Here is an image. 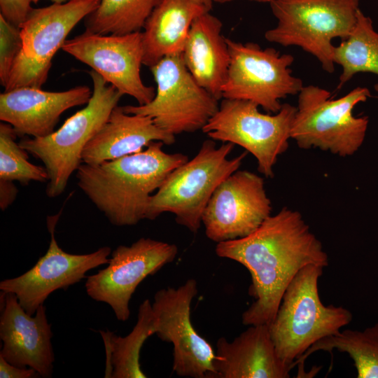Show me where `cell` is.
Listing matches in <instances>:
<instances>
[{
    "label": "cell",
    "instance_id": "cell-8",
    "mask_svg": "<svg viewBox=\"0 0 378 378\" xmlns=\"http://www.w3.org/2000/svg\"><path fill=\"white\" fill-rule=\"evenodd\" d=\"M150 69L157 85L154 98L144 105L123 106L122 110L149 116L174 136L202 130L218 110L219 99L197 83L181 54L165 57Z\"/></svg>",
    "mask_w": 378,
    "mask_h": 378
},
{
    "label": "cell",
    "instance_id": "cell-20",
    "mask_svg": "<svg viewBox=\"0 0 378 378\" xmlns=\"http://www.w3.org/2000/svg\"><path fill=\"white\" fill-rule=\"evenodd\" d=\"M152 141L166 145L175 142V136L160 127L146 115L126 113L122 106H115L107 121L86 144L83 163L96 164L138 153Z\"/></svg>",
    "mask_w": 378,
    "mask_h": 378
},
{
    "label": "cell",
    "instance_id": "cell-3",
    "mask_svg": "<svg viewBox=\"0 0 378 378\" xmlns=\"http://www.w3.org/2000/svg\"><path fill=\"white\" fill-rule=\"evenodd\" d=\"M323 269L309 265L298 272L268 325L278 356L291 369L314 344L337 334L353 318L349 309L322 303L318 284Z\"/></svg>",
    "mask_w": 378,
    "mask_h": 378
},
{
    "label": "cell",
    "instance_id": "cell-5",
    "mask_svg": "<svg viewBox=\"0 0 378 378\" xmlns=\"http://www.w3.org/2000/svg\"><path fill=\"white\" fill-rule=\"evenodd\" d=\"M93 91L87 106L69 117L50 134L39 138H23L19 145L40 160L49 180L46 195L56 197L65 190L71 175L83 163L86 144L107 121L123 96L95 71H89Z\"/></svg>",
    "mask_w": 378,
    "mask_h": 378
},
{
    "label": "cell",
    "instance_id": "cell-10",
    "mask_svg": "<svg viewBox=\"0 0 378 378\" xmlns=\"http://www.w3.org/2000/svg\"><path fill=\"white\" fill-rule=\"evenodd\" d=\"M230 61L223 99L253 102L267 113L281 109L280 100L299 94L302 80L292 74L294 57L253 42L226 38Z\"/></svg>",
    "mask_w": 378,
    "mask_h": 378
},
{
    "label": "cell",
    "instance_id": "cell-7",
    "mask_svg": "<svg viewBox=\"0 0 378 378\" xmlns=\"http://www.w3.org/2000/svg\"><path fill=\"white\" fill-rule=\"evenodd\" d=\"M371 96L367 88L357 87L332 99L321 87L304 86L290 130V138L301 148H319L342 157L352 155L362 145L368 117H356L354 107Z\"/></svg>",
    "mask_w": 378,
    "mask_h": 378
},
{
    "label": "cell",
    "instance_id": "cell-21",
    "mask_svg": "<svg viewBox=\"0 0 378 378\" xmlns=\"http://www.w3.org/2000/svg\"><path fill=\"white\" fill-rule=\"evenodd\" d=\"M223 23L206 12L193 21L183 52V62L197 83L220 99L226 80L230 52Z\"/></svg>",
    "mask_w": 378,
    "mask_h": 378
},
{
    "label": "cell",
    "instance_id": "cell-18",
    "mask_svg": "<svg viewBox=\"0 0 378 378\" xmlns=\"http://www.w3.org/2000/svg\"><path fill=\"white\" fill-rule=\"evenodd\" d=\"M92 92L86 85L62 92L21 87L0 94V120L18 136H46L54 132L60 115L70 108L88 104Z\"/></svg>",
    "mask_w": 378,
    "mask_h": 378
},
{
    "label": "cell",
    "instance_id": "cell-15",
    "mask_svg": "<svg viewBox=\"0 0 378 378\" xmlns=\"http://www.w3.org/2000/svg\"><path fill=\"white\" fill-rule=\"evenodd\" d=\"M272 205L264 180L237 170L215 190L202 217L205 234L219 243L246 237L271 215Z\"/></svg>",
    "mask_w": 378,
    "mask_h": 378
},
{
    "label": "cell",
    "instance_id": "cell-23",
    "mask_svg": "<svg viewBox=\"0 0 378 378\" xmlns=\"http://www.w3.org/2000/svg\"><path fill=\"white\" fill-rule=\"evenodd\" d=\"M334 349L350 356L358 378H378V322L363 330L346 329L321 339L293 363V368L303 365L316 351L332 352Z\"/></svg>",
    "mask_w": 378,
    "mask_h": 378
},
{
    "label": "cell",
    "instance_id": "cell-6",
    "mask_svg": "<svg viewBox=\"0 0 378 378\" xmlns=\"http://www.w3.org/2000/svg\"><path fill=\"white\" fill-rule=\"evenodd\" d=\"M276 25L265 38L284 47L298 46L314 56L328 73L335 71L334 38L346 39L354 29L359 0H274Z\"/></svg>",
    "mask_w": 378,
    "mask_h": 378
},
{
    "label": "cell",
    "instance_id": "cell-22",
    "mask_svg": "<svg viewBox=\"0 0 378 378\" xmlns=\"http://www.w3.org/2000/svg\"><path fill=\"white\" fill-rule=\"evenodd\" d=\"M209 12L194 0H161L143 28V64L149 68L162 58L182 53L196 18Z\"/></svg>",
    "mask_w": 378,
    "mask_h": 378
},
{
    "label": "cell",
    "instance_id": "cell-32",
    "mask_svg": "<svg viewBox=\"0 0 378 378\" xmlns=\"http://www.w3.org/2000/svg\"><path fill=\"white\" fill-rule=\"evenodd\" d=\"M99 332L104 340L105 344V349L106 352V370H105V377H111L113 368L111 365V335L112 332L108 330L104 332L100 330Z\"/></svg>",
    "mask_w": 378,
    "mask_h": 378
},
{
    "label": "cell",
    "instance_id": "cell-28",
    "mask_svg": "<svg viewBox=\"0 0 378 378\" xmlns=\"http://www.w3.org/2000/svg\"><path fill=\"white\" fill-rule=\"evenodd\" d=\"M22 48L20 28L0 15V83L4 88Z\"/></svg>",
    "mask_w": 378,
    "mask_h": 378
},
{
    "label": "cell",
    "instance_id": "cell-9",
    "mask_svg": "<svg viewBox=\"0 0 378 378\" xmlns=\"http://www.w3.org/2000/svg\"><path fill=\"white\" fill-rule=\"evenodd\" d=\"M258 107L248 100L223 99L202 131L214 141L241 146L255 158L259 172L272 178L278 156L288 148L297 108L286 103L270 115Z\"/></svg>",
    "mask_w": 378,
    "mask_h": 378
},
{
    "label": "cell",
    "instance_id": "cell-35",
    "mask_svg": "<svg viewBox=\"0 0 378 378\" xmlns=\"http://www.w3.org/2000/svg\"><path fill=\"white\" fill-rule=\"evenodd\" d=\"M39 0H32L33 3L34 4H36L38 3ZM53 3H56V4H63V3H65V2H67L70 0H50Z\"/></svg>",
    "mask_w": 378,
    "mask_h": 378
},
{
    "label": "cell",
    "instance_id": "cell-34",
    "mask_svg": "<svg viewBox=\"0 0 378 378\" xmlns=\"http://www.w3.org/2000/svg\"><path fill=\"white\" fill-rule=\"evenodd\" d=\"M234 0H213L214 2L218 3V4H225V3H229ZM250 1H255L258 2H271L274 0H250Z\"/></svg>",
    "mask_w": 378,
    "mask_h": 378
},
{
    "label": "cell",
    "instance_id": "cell-17",
    "mask_svg": "<svg viewBox=\"0 0 378 378\" xmlns=\"http://www.w3.org/2000/svg\"><path fill=\"white\" fill-rule=\"evenodd\" d=\"M0 354L10 364L34 369L41 377H51L55 355L52 332L46 307L34 316L26 312L13 293L1 291Z\"/></svg>",
    "mask_w": 378,
    "mask_h": 378
},
{
    "label": "cell",
    "instance_id": "cell-13",
    "mask_svg": "<svg viewBox=\"0 0 378 378\" xmlns=\"http://www.w3.org/2000/svg\"><path fill=\"white\" fill-rule=\"evenodd\" d=\"M177 253L176 244L150 238L120 245L111 253L106 267L87 276L86 293L92 300L108 304L118 321H126L130 301L140 283L173 262Z\"/></svg>",
    "mask_w": 378,
    "mask_h": 378
},
{
    "label": "cell",
    "instance_id": "cell-26",
    "mask_svg": "<svg viewBox=\"0 0 378 378\" xmlns=\"http://www.w3.org/2000/svg\"><path fill=\"white\" fill-rule=\"evenodd\" d=\"M155 334V317L148 299L139 305L137 321L132 330L125 337L112 332V378H146L139 363L141 349L150 336Z\"/></svg>",
    "mask_w": 378,
    "mask_h": 378
},
{
    "label": "cell",
    "instance_id": "cell-30",
    "mask_svg": "<svg viewBox=\"0 0 378 378\" xmlns=\"http://www.w3.org/2000/svg\"><path fill=\"white\" fill-rule=\"evenodd\" d=\"M41 377L33 368H20L9 363L0 354L1 378H35Z\"/></svg>",
    "mask_w": 378,
    "mask_h": 378
},
{
    "label": "cell",
    "instance_id": "cell-14",
    "mask_svg": "<svg viewBox=\"0 0 378 378\" xmlns=\"http://www.w3.org/2000/svg\"><path fill=\"white\" fill-rule=\"evenodd\" d=\"M62 49L90 66L122 95H129L138 105L149 103L155 89L145 85L141 77L144 48L142 32L98 34L85 30L66 40Z\"/></svg>",
    "mask_w": 378,
    "mask_h": 378
},
{
    "label": "cell",
    "instance_id": "cell-24",
    "mask_svg": "<svg viewBox=\"0 0 378 378\" xmlns=\"http://www.w3.org/2000/svg\"><path fill=\"white\" fill-rule=\"evenodd\" d=\"M334 62L342 68L338 89L358 73L378 76V33L373 28L371 18L360 9L351 34L335 48Z\"/></svg>",
    "mask_w": 378,
    "mask_h": 378
},
{
    "label": "cell",
    "instance_id": "cell-16",
    "mask_svg": "<svg viewBox=\"0 0 378 378\" xmlns=\"http://www.w3.org/2000/svg\"><path fill=\"white\" fill-rule=\"evenodd\" d=\"M58 218V215L48 218L50 241L45 255L25 273L0 282L1 291L14 293L30 315H34L52 293L58 289L66 290L86 279L88 271L107 264L109 260V246H102L87 254H72L63 251L55 237Z\"/></svg>",
    "mask_w": 378,
    "mask_h": 378
},
{
    "label": "cell",
    "instance_id": "cell-27",
    "mask_svg": "<svg viewBox=\"0 0 378 378\" xmlns=\"http://www.w3.org/2000/svg\"><path fill=\"white\" fill-rule=\"evenodd\" d=\"M18 134L12 125L0 123V180L20 182H48L49 176L45 167L29 162L28 152L16 142Z\"/></svg>",
    "mask_w": 378,
    "mask_h": 378
},
{
    "label": "cell",
    "instance_id": "cell-29",
    "mask_svg": "<svg viewBox=\"0 0 378 378\" xmlns=\"http://www.w3.org/2000/svg\"><path fill=\"white\" fill-rule=\"evenodd\" d=\"M32 0H0V15L20 28L33 10Z\"/></svg>",
    "mask_w": 378,
    "mask_h": 378
},
{
    "label": "cell",
    "instance_id": "cell-19",
    "mask_svg": "<svg viewBox=\"0 0 378 378\" xmlns=\"http://www.w3.org/2000/svg\"><path fill=\"white\" fill-rule=\"evenodd\" d=\"M216 378H288L291 368L278 356L269 326L251 325L230 342H216Z\"/></svg>",
    "mask_w": 378,
    "mask_h": 378
},
{
    "label": "cell",
    "instance_id": "cell-1",
    "mask_svg": "<svg viewBox=\"0 0 378 378\" xmlns=\"http://www.w3.org/2000/svg\"><path fill=\"white\" fill-rule=\"evenodd\" d=\"M215 252L240 263L251 274L248 294L255 300L242 314L245 326L269 325L298 272L309 265L325 267L329 263L300 213L287 207L270 215L249 235L217 243Z\"/></svg>",
    "mask_w": 378,
    "mask_h": 378
},
{
    "label": "cell",
    "instance_id": "cell-36",
    "mask_svg": "<svg viewBox=\"0 0 378 378\" xmlns=\"http://www.w3.org/2000/svg\"><path fill=\"white\" fill-rule=\"evenodd\" d=\"M374 89H375V90L377 92V93H378V84H377V85H374Z\"/></svg>",
    "mask_w": 378,
    "mask_h": 378
},
{
    "label": "cell",
    "instance_id": "cell-11",
    "mask_svg": "<svg viewBox=\"0 0 378 378\" xmlns=\"http://www.w3.org/2000/svg\"><path fill=\"white\" fill-rule=\"evenodd\" d=\"M101 0H70L33 8L20 27L22 48L4 91L39 88L46 83L52 59L74 27L94 11Z\"/></svg>",
    "mask_w": 378,
    "mask_h": 378
},
{
    "label": "cell",
    "instance_id": "cell-31",
    "mask_svg": "<svg viewBox=\"0 0 378 378\" xmlns=\"http://www.w3.org/2000/svg\"><path fill=\"white\" fill-rule=\"evenodd\" d=\"M17 193L18 189L13 182L0 180V207L2 211L12 204Z\"/></svg>",
    "mask_w": 378,
    "mask_h": 378
},
{
    "label": "cell",
    "instance_id": "cell-4",
    "mask_svg": "<svg viewBox=\"0 0 378 378\" xmlns=\"http://www.w3.org/2000/svg\"><path fill=\"white\" fill-rule=\"evenodd\" d=\"M234 147L230 142L217 147L214 140H205L195 156L174 169L151 196L146 219L171 213L176 223L197 232L215 190L239 169L247 155L245 151L229 159Z\"/></svg>",
    "mask_w": 378,
    "mask_h": 378
},
{
    "label": "cell",
    "instance_id": "cell-33",
    "mask_svg": "<svg viewBox=\"0 0 378 378\" xmlns=\"http://www.w3.org/2000/svg\"><path fill=\"white\" fill-rule=\"evenodd\" d=\"M197 4L204 6L208 11H210L213 6V0H194Z\"/></svg>",
    "mask_w": 378,
    "mask_h": 378
},
{
    "label": "cell",
    "instance_id": "cell-2",
    "mask_svg": "<svg viewBox=\"0 0 378 378\" xmlns=\"http://www.w3.org/2000/svg\"><path fill=\"white\" fill-rule=\"evenodd\" d=\"M162 141L142 150L99 164L82 163L78 186L116 226L136 225L146 219L152 193L176 167L188 160L182 153H167Z\"/></svg>",
    "mask_w": 378,
    "mask_h": 378
},
{
    "label": "cell",
    "instance_id": "cell-12",
    "mask_svg": "<svg viewBox=\"0 0 378 378\" xmlns=\"http://www.w3.org/2000/svg\"><path fill=\"white\" fill-rule=\"evenodd\" d=\"M195 279H189L178 288L158 290L152 307L155 335L173 345V372L179 377L216 378L215 351L194 328L190 309L197 294Z\"/></svg>",
    "mask_w": 378,
    "mask_h": 378
},
{
    "label": "cell",
    "instance_id": "cell-25",
    "mask_svg": "<svg viewBox=\"0 0 378 378\" xmlns=\"http://www.w3.org/2000/svg\"><path fill=\"white\" fill-rule=\"evenodd\" d=\"M161 0H101L85 18V30L98 34L122 35L141 31Z\"/></svg>",
    "mask_w": 378,
    "mask_h": 378
}]
</instances>
